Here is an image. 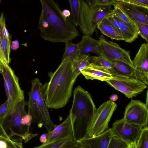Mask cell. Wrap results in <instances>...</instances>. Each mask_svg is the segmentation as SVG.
Returning <instances> with one entry per match:
<instances>
[{
  "label": "cell",
  "instance_id": "1",
  "mask_svg": "<svg viewBox=\"0 0 148 148\" xmlns=\"http://www.w3.org/2000/svg\"><path fill=\"white\" fill-rule=\"evenodd\" d=\"M42 10L38 23L40 36L53 42L66 43L79 36L70 17L65 18L53 0H40Z\"/></svg>",
  "mask_w": 148,
  "mask_h": 148
},
{
  "label": "cell",
  "instance_id": "2",
  "mask_svg": "<svg viewBox=\"0 0 148 148\" xmlns=\"http://www.w3.org/2000/svg\"><path fill=\"white\" fill-rule=\"evenodd\" d=\"M72 66L71 60L65 59L62 61L54 72L49 73L50 80L44 94L48 108L59 109L68 103L76 80L73 77Z\"/></svg>",
  "mask_w": 148,
  "mask_h": 148
},
{
  "label": "cell",
  "instance_id": "3",
  "mask_svg": "<svg viewBox=\"0 0 148 148\" xmlns=\"http://www.w3.org/2000/svg\"><path fill=\"white\" fill-rule=\"evenodd\" d=\"M96 109L90 94L80 86H77L73 91V102L69 112L74 141L79 143L87 138Z\"/></svg>",
  "mask_w": 148,
  "mask_h": 148
},
{
  "label": "cell",
  "instance_id": "4",
  "mask_svg": "<svg viewBox=\"0 0 148 148\" xmlns=\"http://www.w3.org/2000/svg\"><path fill=\"white\" fill-rule=\"evenodd\" d=\"M113 13L112 6L94 5L93 0H79L78 26L84 35H92L98 23Z\"/></svg>",
  "mask_w": 148,
  "mask_h": 148
},
{
  "label": "cell",
  "instance_id": "5",
  "mask_svg": "<svg viewBox=\"0 0 148 148\" xmlns=\"http://www.w3.org/2000/svg\"><path fill=\"white\" fill-rule=\"evenodd\" d=\"M27 102L24 100L19 102L13 112L0 119V122L5 133L12 141L25 143L28 142L37 136V134H32L30 132V127L21 124L22 117L27 114L25 106Z\"/></svg>",
  "mask_w": 148,
  "mask_h": 148
},
{
  "label": "cell",
  "instance_id": "6",
  "mask_svg": "<svg viewBox=\"0 0 148 148\" xmlns=\"http://www.w3.org/2000/svg\"><path fill=\"white\" fill-rule=\"evenodd\" d=\"M1 73L8 101L7 116L13 112L19 102L24 100V93L20 86L18 77L9 65L2 66Z\"/></svg>",
  "mask_w": 148,
  "mask_h": 148
},
{
  "label": "cell",
  "instance_id": "7",
  "mask_svg": "<svg viewBox=\"0 0 148 148\" xmlns=\"http://www.w3.org/2000/svg\"><path fill=\"white\" fill-rule=\"evenodd\" d=\"M116 104L110 100L105 101L96 108L88 132L87 138L99 135L107 130Z\"/></svg>",
  "mask_w": 148,
  "mask_h": 148
},
{
  "label": "cell",
  "instance_id": "8",
  "mask_svg": "<svg viewBox=\"0 0 148 148\" xmlns=\"http://www.w3.org/2000/svg\"><path fill=\"white\" fill-rule=\"evenodd\" d=\"M106 82L128 99L136 97L147 88L145 83L132 77L113 76Z\"/></svg>",
  "mask_w": 148,
  "mask_h": 148
},
{
  "label": "cell",
  "instance_id": "9",
  "mask_svg": "<svg viewBox=\"0 0 148 148\" xmlns=\"http://www.w3.org/2000/svg\"><path fill=\"white\" fill-rule=\"evenodd\" d=\"M102 56L110 60L122 62L134 68L130 53L116 43L107 40L103 35L99 37Z\"/></svg>",
  "mask_w": 148,
  "mask_h": 148
},
{
  "label": "cell",
  "instance_id": "10",
  "mask_svg": "<svg viewBox=\"0 0 148 148\" xmlns=\"http://www.w3.org/2000/svg\"><path fill=\"white\" fill-rule=\"evenodd\" d=\"M148 106L138 100H132L126 107L123 119L129 123L143 127L147 126Z\"/></svg>",
  "mask_w": 148,
  "mask_h": 148
},
{
  "label": "cell",
  "instance_id": "11",
  "mask_svg": "<svg viewBox=\"0 0 148 148\" xmlns=\"http://www.w3.org/2000/svg\"><path fill=\"white\" fill-rule=\"evenodd\" d=\"M143 128L139 126L128 123L123 118L116 121L111 128L114 136L129 145L136 143Z\"/></svg>",
  "mask_w": 148,
  "mask_h": 148
},
{
  "label": "cell",
  "instance_id": "12",
  "mask_svg": "<svg viewBox=\"0 0 148 148\" xmlns=\"http://www.w3.org/2000/svg\"><path fill=\"white\" fill-rule=\"evenodd\" d=\"M133 66L135 71V78L147 85L148 84V43L140 47L134 59Z\"/></svg>",
  "mask_w": 148,
  "mask_h": 148
},
{
  "label": "cell",
  "instance_id": "13",
  "mask_svg": "<svg viewBox=\"0 0 148 148\" xmlns=\"http://www.w3.org/2000/svg\"><path fill=\"white\" fill-rule=\"evenodd\" d=\"M42 86L38 78H35L32 80L31 88L29 93V100L27 102L28 107L27 114L32 116V122L41 124V118L38 101Z\"/></svg>",
  "mask_w": 148,
  "mask_h": 148
},
{
  "label": "cell",
  "instance_id": "14",
  "mask_svg": "<svg viewBox=\"0 0 148 148\" xmlns=\"http://www.w3.org/2000/svg\"><path fill=\"white\" fill-rule=\"evenodd\" d=\"M66 138H69L73 140L72 123L70 114L61 123L56 125L52 131L47 133V143Z\"/></svg>",
  "mask_w": 148,
  "mask_h": 148
},
{
  "label": "cell",
  "instance_id": "15",
  "mask_svg": "<svg viewBox=\"0 0 148 148\" xmlns=\"http://www.w3.org/2000/svg\"><path fill=\"white\" fill-rule=\"evenodd\" d=\"M114 136L110 128L99 135L84 138L79 143L81 148H108Z\"/></svg>",
  "mask_w": 148,
  "mask_h": 148
},
{
  "label": "cell",
  "instance_id": "16",
  "mask_svg": "<svg viewBox=\"0 0 148 148\" xmlns=\"http://www.w3.org/2000/svg\"><path fill=\"white\" fill-rule=\"evenodd\" d=\"M117 5L132 21L148 24V9L116 0Z\"/></svg>",
  "mask_w": 148,
  "mask_h": 148
},
{
  "label": "cell",
  "instance_id": "17",
  "mask_svg": "<svg viewBox=\"0 0 148 148\" xmlns=\"http://www.w3.org/2000/svg\"><path fill=\"white\" fill-rule=\"evenodd\" d=\"M78 44V56L91 52L96 54L98 56H102L99 40L92 38L90 35L82 36L81 41Z\"/></svg>",
  "mask_w": 148,
  "mask_h": 148
},
{
  "label": "cell",
  "instance_id": "18",
  "mask_svg": "<svg viewBox=\"0 0 148 148\" xmlns=\"http://www.w3.org/2000/svg\"><path fill=\"white\" fill-rule=\"evenodd\" d=\"M47 83L43 85L38 98V104L40 112L41 124L45 127L48 132L52 131L56 125L51 120L47 108L46 104L44 94L47 85Z\"/></svg>",
  "mask_w": 148,
  "mask_h": 148
},
{
  "label": "cell",
  "instance_id": "19",
  "mask_svg": "<svg viewBox=\"0 0 148 148\" xmlns=\"http://www.w3.org/2000/svg\"><path fill=\"white\" fill-rule=\"evenodd\" d=\"M112 15L119 25L124 40L131 43L138 37V30L134 22H125L113 13Z\"/></svg>",
  "mask_w": 148,
  "mask_h": 148
},
{
  "label": "cell",
  "instance_id": "20",
  "mask_svg": "<svg viewBox=\"0 0 148 148\" xmlns=\"http://www.w3.org/2000/svg\"><path fill=\"white\" fill-rule=\"evenodd\" d=\"M81 73L86 79H97L102 81L109 80L113 76L106 70L89 64L85 66L81 72Z\"/></svg>",
  "mask_w": 148,
  "mask_h": 148
},
{
  "label": "cell",
  "instance_id": "21",
  "mask_svg": "<svg viewBox=\"0 0 148 148\" xmlns=\"http://www.w3.org/2000/svg\"><path fill=\"white\" fill-rule=\"evenodd\" d=\"M108 16L101 21L97 26L105 35L116 40H124L123 37L114 28L108 20Z\"/></svg>",
  "mask_w": 148,
  "mask_h": 148
},
{
  "label": "cell",
  "instance_id": "22",
  "mask_svg": "<svg viewBox=\"0 0 148 148\" xmlns=\"http://www.w3.org/2000/svg\"><path fill=\"white\" fill-rule=\"evenodd\" d=\"M89 54L79 56L72 60V70L74 78L76 79L81 72L89 63Z\"/></svg>",
  "mask_w": 148,
  "mask_h": 148
},
{
  "label": "cell",
  "instance_id": "23",
  "mask_svg": "<svg viewBox=\"0 0 148 148\" xmlns=\"http://www.w3.org/2000/svg\"><path fill=\"white\" fill-rule=\"evenodd\" d=\"M89 62L90 65L106 70L113 76H122L114 70L110 61L102 56H90Z\"/></svg>",
  "mask_w": 148,
  "mask_h": 148
},
{
  "label": "cell",
  "instance_id": "24",
  "mask_svg": "<svg viewBox=\"0 0 148 148\" xmlns=\"http://www.w3.org/2000/svg\"><path fill=\"white\" fill-rule=\"evenodd\" d=\"M110 61L114 70L119 75L122 76L132 77L135 78V71L134 68L121 61Z\"/></svg>",
  "mask_w": 148,
  "mask_h": 148
},
{
  "label": "cell",
  "instance_id": "25",
  "mask_svg": "<svg viewBox=\"0 0 148 148\" xmlns=\"http://www.w3.org/2000/svg\"><path fill=\"white\" fill-rule=\"evenodd\" d=\"M3 16L2 12L0 17V40L5 61L7 64L9 65L11 60L10 58L11 42L8 41L6 39L3 34L2 24Z\"/></svg>",
  "mask_w": 148,
  "mask_h": 148
},
{
  "label": "cell",
  "instance_id": "26",
  "mask_svg": "<svg viewBox=\"0 0 148 148\" xmlns=\"http://www.w3.org/2000/svg\"><path fill=\"white\" fill-rule=\"evenodd\" d=\"M78 43H74L71 42L65 43V51L62 61L66 58L72 60L78 56Z\"/></svg>",
  "mask_w": 148,
  "mask_h": 148
},
{
  "label": "cell",
  "instance_id": "27",
  "mask_svg": "<svg viewBox=\"0 0 148 148\" xmlns=\"http://www.w3.org/2000/svg\"><path fill=\"white\" fill-rule=\"evenodd\" d=\"M68 1L71 9L70 19L73 24L76 27L78 26L79 0H69Z\"/></svg>",
  "mask_w": 148,
  "mask_h": 148
},
{
  "label": "cell",
  "instance_id": "28",
  "mask_svg": "<svg viewBox=\"0 0 148 148\" xmlns=\"http://www.w3.org/2000/svg\"><path fill=\"white\" fill-rule=\"evenodd\" d=\"M71 140H73L69 138H65L43 143L39 146L33 148H60L63 145Z\"/></svg>",
  "mask_w": 148,
  "mask_h": 148
},
{
  "label": "cell",
  "instance_id": "29",
  "mask_svg": "<svg viewBox=\"0 0 148 148\" xmlns=\"http://www.w3.org/2000/svg\"><path fill=\"white\" fill-rule=\"evenodd\" d=\"M136 148H148V127H143L141 134L136 143Z\"/></svg>",
  "mask_w": 148,
  "mask_h": 148
},
{
  "label": "cell",
  "instance_id": "30",
  "mask_svg": "<svg viewBox=\"0 0 148 148\" xmlns=\"http://www.w3.org/2000/svg\"><path fill=\"white\" fill-rule=\"evenodd\" d=\"M137 28L138 35L148 42V24L142 22L134 21Z\"/></svg>",
  "mask_w": 148,
  "mask_h": 148
},
{
  "label": "cell",
  "instance_id": "31",
  "mask_svg": "<svg viewBox=\"0 0 148 148\" xmlns=\"http://www.w3.org/2000/svg\"><path fill=\"white\" fill-rule=\"evenodd\" d=\"M113 5L114 6L113 13L117 15L121 20L126 22L132 23L134 22L127 16L116 3L114 4Z\"/></svg>",
  "mask_w": 148,
  "mask_h": 148
},
{
  "label": "cell",
  "instance_id": "32",
  "mask_svg": "<svg viewBox=\"0 0 148 148\" xmlns=\"http://www.w3.org/2000/svg\"><path fill=\"white\" fill-rule=\"evenodd\" d=\"M128 146L124 142L114 136L111 139L108 148H126Z\"/></svg>",
  "mask_w": 148,
  "mask_h": 148
},
{
  "label": "cell",
  "instance_id": "33",
  "mask_svg": "<svg viewBox=\"0 0 148 148\" xmlns=\"http://www.w3.org/2000/svg\"><path fill=\"white\" fill-rule=\"evenodd\" d=\"M148 9V0H118Z\"/></svg>",
  "mask_w": 148,
  "mask_h": 148
},
{
  "label": "cell",
  "instance_id": "34",
  "mask_svg": "<svg viewBox=\"0 0 148 148\" xmlns=\"http://www.w3.org/2000/svg\"><path fill=\"white\" fill-rule=\"evenodd\" d=\"M93 4L101 6L113 5L117 3L116 0H93Z\"/></svg>",
  "mask_w": 148,
  "mask_h": 148
},
{
  "label": "cell",
  "instance_id": "35",
  "mask_svg": "<svg viewBox=\"0 0 148 148\" xmlns=\"http://www.w3.org/2000/svg\"><path fill=\"white\" fill-rule=\"evenodd\" d=\"M5 140L6 143V148H23L22 143L15 142L6 138Z\"/></svg>",
  "mask_w": 148,
  "mask_h": 148
},
{
  "label": "cell",
  "instance_id": "36",
  "mask_svg": "<svg viewBox=\"0 0 148 148\" xmlns=\"http://www.w3.org/2000/svg\"><path fill=\"white\" fill-rule=\"evenodd\" d=\"M112 14L113 13L108 16V19L114 28L122 36V33L119 25L116 20L113 17Z\"/></svg>",
  "mask_w": 148,
  "mask_h": 148
},
{
  "label": "cell",
  "instance_id": "37",
  "mask_svg": "<svg viewBox=\"0 0 148 148\" xmlns=\"http://www.w3.org/2000/svg\"><path fill=\"white\" fill-rule=\"evenodd\" d=\"M32 119V116L27 113L22 117L21 119V124L23 125L30 127Z\"/></svg>",
  "mask_w": 148,
  "mask_h": 148
},
{
  "label": "cell",
  "instance_id": "38",
  "mask_svg": "<svg viewBox=\"0 0 148 148\" xmlns=\"http://www.w3.org/2000/svg\"><path fill=\"white\" fill-rule=\"evenodd\" d=\"M8 110V101L7 100L0 106V119L7 115Z\"/></svg>",
  "mask_w": 148,
  "mask_h": 148
},
{
  "label": "cell",
  "instance_id": "39",
  "mask_svg": "<svg viewBox=\"0 0 148 148\" xmlns=\"http://www.w3.org/2000/svg\"><path fill=\"white\" fill-rule=\"evenodd\" d=\"M60 148H81L79 143L71 140L63 145Z\"/></svg>",
  "mask_w": 148,
  "mask_h": 148
},
{
  "label": "cell",
  "instance_id": "40",
  "mask_svg": "<svg viewBox=\"0 0 148 148\" xmlns=\"http://www.w3.org/2000/svg\"><path fill=\"white\" fill-rule=\"evenodd\" d=\"M2 24L3 33L6 39L8 42H11L9 32L6 29L5 25V19L4 16L3 17L2 20Z\"/></svg>",
  "mask_w": 148,
  "mask_h": 148
},
{
  "label": "cell",
  "instance_id": "41",
  "mask_svg": "<svg viewBox=\"0 0 148 148\" xmlns=\"http://www.w3.org/2000/svg\"><path fill=\"white\" fill-rule=\"evenodd\" d=\"M0 61L1 63V64L3 66H5L7 65H8L7 64L5 61V58L4 57L1 44V41L0 40Z\"/></svg>",
  "mask_w": 148,
  "mask_h": 148
},
{
  "label": "cell",
  "instance_id": "42",
  "mask_svg": "<svg viewBox=\"0 0 148 148\" xmlns=\"http://www.w3.org/2000/svg\"><path fill=\"white\" fill-rule=\"evenodd\" d=\"M19 47V43L17 40H16L12 42L10 46V49L13 50H16Z\"/></svg>",
  "mask_w": 148,
  "mask_h": 148
},
{
  "label": "cell",
  "instance_id": "43",
  "mask_svg": "<svg viewBox=\"0 0 148 148\" xmlns=\"http://www.w3.org/2000/svg\"><path fill=\"white\" fill-rule=\"evenodd\" d=\"M0 137L10 139L5 133L0 122Z\"/></svg>",
  "mask_w": 148,
  "mask_h": 148
},
{
  "label": "cell",
  "instance_id": "44",
  "mask_svg": "<svg viewBox=\"0 0 148 148\" xmlns=\"http://www.w3.org/2000/svg\"><path fill=\"white\" fill-rule=\"evenodd\" d=\"M62 12L63 16L65 18H68L70 17L71 16V12L67 9H64L62 11Z\"/></svg>",
  "mask_w": 148,
  "mask_h": 148
},
{
  "label": "cell",
  "instance_id": "45",
  "mask_svg": "<svg viewBox=\"0 0 148 148\" xmlns=\"http://www.w3.org/2000/svg\"><path fill=\"white\" fill-rule=\"evenodd\" d=\"M47 140V133L42 134L40 137V140L41 143H46Z\"/></svg>",
  "mask_w": 148,
  "mask_h": 148
},
{
  "label": "cell",
  "instance_id": "46",
  "mask_svg": "<svg viewBox=\"0 0 148 148\" xmlns=\"http://www.w3.org/2000/svg\"><path fill=\"white\" fill-rule=\"evenodd\" d=\"M118 95L116 94H113L111 95L110 97V100L112 102L116 101L118 99Z\"/></svg>",
  "mask_w": 148,
  "mask_h": 148
},
{
  "label": "cell",
  "instance_id": "47",
  "mask_svg": "<svg viewBox=\"0 0 148 148\" xmlns=\"http://www.w3.org/2000/svg\"><path fill=\"white\" fill-rule=\"evenodd\" d=\"M136 143H132L129 145L128 148H136Z\"/></svg>",
  "mask_w": 148,
  "mask_h": 148
},
{
  "label": "cell",
  "instance_id": "48",
  "mask_svg": "<svg viewBox=\"0 0 148 148\" xmlns=\"http://www.w3.org/2000/svg\"><path fill=\"white\" fill-rule=\"evenodd\" d=\"M148 90L147 92L146 97V103L145 104L148 106Z\"/></svg>",
  "mask_w": 148,
  "mask_h": 148
},
{
  "label": "cell",
  "instance_id": "49",
  "mask_svg": "<svg viewBox=\"0 0 148 148\" xmlns=\"http://www.w3.org/2000/svg\"><path fill=\"white\" fill-rule=\"evenodd\" d=\"M2 69V65L0 61V73H1Z\"/></svg>",
  "mask_w": 148,
  "mask_h": 148
},
{
  "label": "cell",
  "instance_id": "50",
  "mask_svg": "<svg viewBox=\"0 0 148 148\" xmlns=\"http://www.w3.org/2000/svg\"><path fill=\"white\" fill-rule=\"evenodd\" d=\"M1 0H0V3H1Z\"/></svg>",
  "mask_w": 148,
  "mask_h": 148
},
{
  "label": "cell",
  "instance_id": "51",
  "mask_svg": "<svg viewBox=\"0 0 148 148\" xmlns=\"http://www.w3.org/2000/svg\"><path fill=\"white\" fill-rule=\"evenodd\" d=\"M128 148V147H127V148Z\"/></svg>",
  "mask_w": 148,
  "mask_h": 148
}]
</instances>
